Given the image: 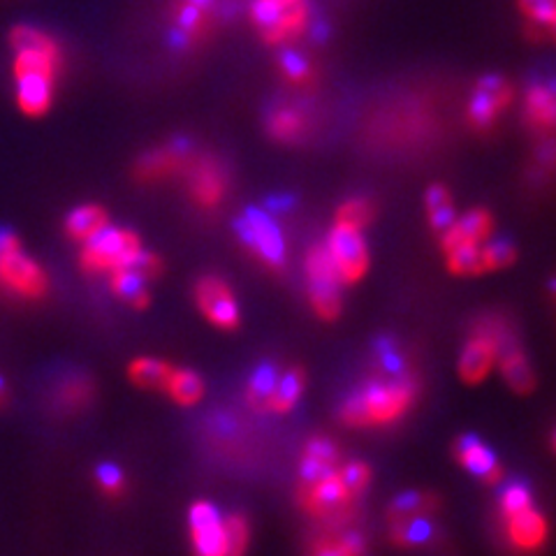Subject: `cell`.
Masks as SVG:
<instances>
[{"label":"cell","instance_id":"cell-1","mask_svg":"<svg viewBox=\"0 0 556 556\" xmlns=\"http://www.w3.org/2000/svg\"><path fill=\"white\" fill-rule=\"evenodd\" d=\"M364 408H367L369 427H392L404 420L420 394V380L413 371L404 376H374L357 388Z\"/></svg>","mask_w":556,"mask_h":556},{"label":"cell","instance_id":"cell-2","mask_svg":"<svg viewBox=\"0 0 556 556\" xmlns=\"http://www.w3.org/2000/svg\"><path fill=\"white\" fill-rule=\"evenodd\" d=\"M235 232L241 247L269 271H281L286 267V237L281 225L276 223L274 214H269L267 208H243V214L235 220Z\"/></svg>","mask_w":556,"mask_h":556},{"label":"cell","instance_id":"cell-3","mask_svg":"<svg viewBox=\"0 0 556 556\" xmlns=\"http://www.w3.org/2000/svg\"><path fill=\"white\" fill-rule=\"evenodd\" d=\"M298 503L308 517L318 519L323 527H345L353 525V519L357 517L359 498L348 494L339 471H334L318 482H300Z\"/></svg>","mask_w":556,"mask_h":556},{"label":"cell","instance_id":"cell-4","mask_svg":"<svg viewBox=\"0 0 556 556\" xmlns=\"http://www.w3.org/2000/svg\"><path fill=\"white\" fill-rule=\"evenodd\" d=\"M251 22L265 42L286 47L311 26L308 0H253Z\"/></svg>","mask_w":556,"mask_h":556},{"label":"cell","instance_id":"cell-5","mask_svg":"<svg viewBox=\"0 0 556 556\" xmlns=\"http://www.w3.org/2000/svg\"><path fill=\"white\" fill-rule=\"evenodd\" d=\"M144 251L142 239L128 228L108 225L96 237L84 241L81 269L86 274H112L121 267H128L132 260Z\"/></svg>","mask_w":556,"mask_h":556},{"label":"cell","instance_id":"cell-6","mask_svg":"<svg viewBox=\"0 0 556 556\" xmlns=\"http://www.w3.org/2000/svg\"><path fill=\"white\" fill-rule=\"evenodd\" d=\"M515 100L513 84L503 75H482L466 104V124L476 132H490Z\"/></svg>","mask_w":556,"mask_h":556},{"label":"cell","instance_id":"cell-7","mask_svg":"<svg viewBox=\"0 0 556 556\" xmlns=\"http://www.w3.org/2000/svg\"><path fill=\"white\" fill-rule=\"evenodd\" d=\"M325 247L334 260V267L343 286H355L367 276L371 257L362 230L345 228V225L334 223V228L329 230L325 239Z\"/></svg>","mask_w":556,"mask_h":556},{"label":"cell","instance_id":"cell-8","mask_svg":"<svg viewBox=\"0 0 556 556\" xmlns=\"http://www.w3.org/2000/svg\"><path fill=\"white\" fill-rule=\"evenodd\" d=\"M195 304L202 316L223 332H235L241 325V311L235 290L220 276H202L193 290Z\"/></svg>","mask_w":556,"mask_h":556},{"label":"cell","instance_id":"cell-9","mask_svg":"<svg viewBox=\"0 0 556 556\" xmlns=\"http://www.w3.org/2000/svg\"><path fill=\"white\" fill-rule=\"evenodd\" d=\"M0 288L24 300H40L49 290L47 271L22 247L0 253Z\"/></svg>","mask_w":556,"mask_h":556},{"label":"cell","instance_id":"cell-10","mask_svg":"<svg viewBox=\"0 0 556 556\" xmlns=\"http://www.w3.org/2000/svg\"><path fill=\"white\" fill-rule=\"evenodd\" d=\"M188 531L193 556H225V547H228L225 519L212 501H195L190 506Z\"/></svg>","mask_w":556,"mask_h":556},{"label":"cell","instance_id":"cell-11","mask_svg":"<svg viewBox=\"0 0 556 556\" xmlns=\"http://www.w3.org/2000/svg\"><path fill=\"white\" fill-rule=\"evenodd\" d=\"M188 172V193L193 202L202 208H216L225 193H228L230 177L225 165L216 159V155H202V159H193L186 167Z\"/></svg>","mask_w":556,"mask_h":556},{"label":"cell","instance_id":"cell-12","mask_svg":"<svg viewBox=\"0 0 556 556\" xmlns=\"http://www.w3.org/2000/svg\"><path fill=\"white\" fill-rule=\"evenodd\" d=\"M190 161H193V144L186 137H177L167 147L144 153L135 165V177L144 184L163 181L172 174L186 169Z\"/></svg>","mask_w":556,"mask_h":556},{"label":"cell","instance_id":"cell-13","mask_svg":"<svg viewBox=\"0 0 556 556\" xmlns=\"http://www.w3.org/2000/svg\"><path fill=\"white\" fill-rule=\"evenodd\" d=\"M503 527H506L508 545L521 554L541 552L549 541V521L541 510L535 508H529L525 513L506 519L503 521Z\"/></svg>","mask_w":556,"mask_h":556},{"label":"cell","instance_id":"cell-14","mask_svg":"<svg viewBox=\"0 0 556 556\" xmlns=\"http://www.w3.org/2000/svg\"><path fill=\"white\" fill-rule=\"evenodd\" d=\"M304 556H367V538L353 525L323 527L308 538Z\"/></svg>","mask_w":556,"mask_h":556},{"label":"cell","instance_id":"cell-15","mask_svg":"<svg viewBox=\"0 0 556 556\" xmlns=\"http://www.w3.org/2000/svg\"><path fill=\"white\" fill-rule=\"evenodd\" d=\"M501 345L484 334H468V341L459 355V378L466 386H480L496 367Z\"/></svg>","mask_w":556,"mask_h":556},{"label":"cell","instance_id":"cell-16","mask_svg":"<svg viewBox=\"0 0 556 556\" xmlns=\"http://www.w3.org/2000/svg\"><path fill=\"white\" fill-rule=\"evenodd\" d=\"M525 121L538 135L556 132V77L538 79L525 93Z\"/></svg>","mask_w":556,"mask_h":556},{"label":"cell","instance_id":"cell-17","mask_svg":"<svg viewBox=\"0 0 556 556\" xmlns=\"http://www.w3.org/2000/svg\"><path fill=\"white\" fill-rule=\"evenodd\" d=\"M494 235V218L482 206L468 208V212L457 218L450 228L441 235V249L447 253L450 249L459 247V243H484Z\"/></svg>","mask_w":556,"mask_h":556},{"label":"cell","instance_id":"cell-18","mask_svg":"<svg viewBox=\"0 0 556 556\" xmlns=\"http://www.w3.org/2000/svg\"><path fill=\"white\" fill-rule=\"evenodd\" d=\"M208 12L212 10L198 8L188 3V0H179L174 5V28L169 33V47L174 51H184L193 42H200L208 30Z\"/></svg>","mask_w":556,"mask_h":556},{"label":"cell","instance_id":"cell-19","mask_svg":"<svg viewBox=\"0 0 556 556\" xmlns=\"http://www.w3.org/2000/svg\"><path fill=\"white\" fill-rule=\"evenodd\" d=\"M265 128L278 144H298L308 132V116L298 108V104L281 102L269 110L265 118Z\"/></svg>","mask_w":556,"mask_h":556},{"label":"cell","instance_id":"cell-20","mask_svg":"<svg viewBox=\"0 0 556 556\" xmlns=\"http://www.w3.org/2000/svg\"><path fill=\"white\" fill-rule=\"evenodd\" d=\"M452 457L457 459L459 466H464L468 473L484 480L494 468L498 466L496 452L486 445L476 433H462V437L452 443Z\"/></svg>","mask_w":556,"mask_h":556},{"label":"cell","instance_id":"cell-21","mask_svg":"<svg viewBox=\"0 0 556 556\" xmlns=\"http://www.w3.org/2000/svg\"><path fill=\"white\" fill-rule=\"evenodd\" d=\"M498 371L503 376V380L508 382V388L515 392V394H531L538 386V378L533 374V367L531 362L525 353V348L517 343L503 348V351L498 353Z\"/></svg>","mask_w":556,"mask_h":556},{"label":"cell","instance_id":"cell-22","mask_svg":"<svg viewBox=\"0 0 556 556\" xmlns=\"http://www.w3.org/2000/svg\"><path fill=\"white\" fill-rule=\"evenodd\" d=\"M437 527H433V515H408L390 519V541L399 549H417L431 543Z\"/></svg>","mask_w":556,"mask_h":556},{"label":"cell","instance_id":"cell-23","mask_svg":"<svg viewBox=\"0 0 556 556\" xmlns=\"http://www.w3.org/2000/svg\"><path fill=\"white\" fill-rule=\"evenodd\" d=\"M16 104L28 116H42L49 112L54 100V79L47 77H14Z\"/></svg>","mask_w":556,"mask_h":556},{"label":"cell","instance_id":"cell-24","mask_svg":"<svg viewBox=\"0 0 556 556\" xmlns=\"http://www.w3.org/2000/svg\"><path fill=\"white\" fill-rule=\"evenodd\" d=\"M110 225V216L98 204H81L65 218V235L73 241H89Z\"/></svg>","mask_w":556,"mask_h":556},{"label":"cell","instance_id":"cell-25","mask_svg":"<svg viewBox=\"0 0 556 556\" xmlns=\"http://www.w3.org/2000/svg\"><path fill=\"white\" fill-rule=\"evenodd\" d=\"M306 390V374L302 367H290L286 371H281L276 382L274 396L269 402V413L276 415H286L290 413L294 406L300 404V399Z\"/></svg>","mask_w":556,"mask_h":556},{"label":"cell","instance_id":"cell-26","mask_svg":"<svg viewBox=\"0 0 556 556\" xmlns=\"http://www.w3.org/2000/svg\"><path fill=\"white\" fill-rule=\"evenodd\" d=\"M308 286V304L320 320L334 323L343 311L341 281H306Z\"/></svg>","mask_w":556,"mask_h":556},{"label":"cell","instance_id":"cell-27","mask_svg":"<svg viewBox=\"0 0 556 556\" xmlns=\"http://www.w3.org/2000/svg\"><path fill=\"white\" fill-rule=\"evenodd\" d=\"M110 286L116 298L126 300L130 306L137 311H144L151 304V292H149V281H144L142 276L132 271L130 267H121L110 274Z\"/></svg>","mask_w":556,"mask_h":556},{"label":"cell","instance_id":"cell-28","mask_svg":"<svg viewBox=\"0 0 556 556\" xmlns=\"http://www.w3.org/2000/svg\"><path fill=\"white\" fill-rule=\"evenodd\" d=\"M425 206H427V220L431 225V230L437 232L439 237L450 228L452 223L457 220L455 202H452L450 190L443 184H433V186L427 188Z\"/></svg>","mask_w":556,"mask_h":556},{"label":"cell","instance_id":"cell-29","mask_svg":"<svg viewBox=\"0 0 556 556\" xmlns=\"http://www.w3.org/2000/svg\"><path fill=\"white\" fill-rule=\"evenodd\" d=\"M172 371H174L172 364H167L163 359L137 357L130 362L128 378L132 380V386L142 388V390H165Z\"/></svg>","mask_w":556,"mask_h":556},{"label":"cell","instance_id":"cell-30","mask_svg":"<svg viewBox=\"0 0 556 556\" xmlns=\"http://www.w3.org/2000/svg\"><path fill=\"white\" fill-rule=\"evenodd\" d=\"M278 376H281V371H278L269 362L260 364V367L253 371V376L249 378V388H247V402L253 410L269 413V402L274 396Z\"/></svg>","mask_w":556,"mask_h":556},{"label":"cell","instance_id":"cell-31","mask_svg":"<svg viewBox=\"0 0 556 556\" xmlns=\"http://www.w3.org/2000/svg\"><path fill=\"white\" fill-rule=\"evenodd\" d=\"M165 392L169 394L174 404L188 408V406L200 404L206 390H204V380L195 371L174 369L165 386Z\"/></svg>","mask_w":556,"mask_h":556},{"label":"cell","instance_id":"cell-32","mask_svg":"<svg viewBox=\"0 0 556 556\" xmlns=\"http://www.w3.org/2000/svg\"><path fill=\"white\" fill-rule=\"evenodd\" d=\"M441 510V496L433 492H404L388 508V521L408 515H437Z\"/></svg>","mask_w":556,"mask_h":556},{"label":"cell","instance_id":"cell-33","mask_svg":"<svg viewBox=\"0 0 556 556\" xmlns=\"http://www.w3.org/2000/svg\"><path fill=\"white\" fill-rule=\"evenodd\" d=\"M533 508V490L531 484L525 480H510L501 482L498 492V517L506 521L519 513Z\"/></svg>","mask_w":556,"mask_h":556},{"label":"cell","instance_id":"cell-34","mask_svg":"<svg viewBox=\"0 0 556 556\" xmlns=\"http://www.w3.org/2000/svg\"><path fill=\"white\" fill-rule=\"evenodd\" d=\"M447 271L455 276H480L484 271L482 260V243H459L445 253Z\"/></svg>","mask_w":556,"mask_h":556},{"label":"cell","instance_id":"cell-35","mask_svg":"<svg viewBox=\"0 0 556 556\" xmlns=\"http://www.w3.org/2000/svg\"><path fill=\"white\" fill-rule=\"evenodd\" d=\"M376 218V202L367 195H353L348 198L337 208V225H345V228L367 230Z\"/></svg>","mask_w":556,"mask_h":556},{"label":"cell","instance_id":"cell-36","mask_svg":"<svg viewBox=\"0 0 556 556\" xmlns=\"http://www.w3.org/2000/svg\"><path fill=\"white\" fill-rule=\"evenodd\" d=\"M278 67L288 81L294 86H306L316 79V67L298 49H290L288 45L281 47V54H278Z\"/></svg>","mask_w":556,"mask_h":556},{"label":"cell","instance_id":"cell-37","mask_svg":"<svg viewBox=\"0 0 556 556\" xmlns=\"http://www.w3.org/2000/svg\"><path fill=\"white\" fill-rule=\"evenodd\" d=\"M517 247L510 239H486L482 243V260H484V271H501L508 269L517 263Z\"/></svg>","mask_w":556,"mask_h":556},{"label":"cell","instance_id":"cell-38","mask_svg":"<svg viewBox=\"0 0 556 556\" xmlns=\"http://www.w3.org/2000/svg\"><path fill=\"white\" fill-rule=\"evenodd\" d=\"M225 533H228V547H225V556H247L251 545V525L247 515L230 513L225 515Z\"/></svg>","mask_w":556,"mask_h":556},{"label":"cell","instance_id":"cell-39","mask_svg":"<svg viewBox=\"0 0 556 556\" xmlns=\"http://www.w3.org/2000/svg\"><path fill=\"white\" fill-rule=\"evenodd\" d=\"M339 478L343 482V486L348 490V494L362 498L367 494V490L371 486V466L367 462H359V459H351V462H341L339 466Z\"/></svg>","mask_w":556,"mask_h":556},{"label":"cell","instance_id":"cell-40","mask_svg":"<svg viewBox=\"0 0 556 556\" xmlns=\"http://www.w3.org/2000/svg\"><path fill=\"white\" fill-rule=\"evenodd\" d=\"M376 353L380 359L382 374L386 376H404L408 374V359L404 357V353L399 351L396 343L390 337H380L376 343Z\"/></svg>","mask_w":556,"mask_h":556},{"label":"cell","instance_id":"cell-41","mask_svg":"<svg viewBox=\"0 0 556 556\" xmlns=\"http://www.w3.org/2000/svg\"><path fill=\"white\" fill-rule=\"evenodd\" d=\"M59 396H61L63 406L73 408V410L84 408V406H89L91 396H93V386H91V380L86 378V376L67 378V380L63 382V386H61V390H59Z\"/></svg>","mask_w":556,"mask_h":556},{"label":"cell","instance_id":"cell-42","mask_svg":"<svg viewBox=\"0 0 556 556\" xmlns=\"http://www.w3.org/2000/svg\"><path fill=\"white\" fill-rule=\"evenodd\" d=\"M519 12L543 30L556 22V0H519Z\"/></svg>","mask_w":556,"mask_h":556},{"label":"cell","instance_id":"cell-43","mask_svg":"<svg viewBox=\"0 0 556 556\" xmlns=\"http://www.w3.org/2000/svg\"><path fill=\"white\" fill-rule=\"evenodd\" d=\"M96 480L100 490L108 494L110 498H118L121 494L126 492V480H124V471L112 462H104L96 468Z\"/></svg>","mask_w":556,"mask_h":556},{"label":"cell","instance_id":"cell-44","mask_svg":"<svg viewBox=\"0 0 556 556\" xmlns=\"http://www.w3.org/2000/svg\"><path fill=\"white\" fill-rule=\"evenodd\" d=\"M128 267H130L132 271H137L139 276H142L144 281H153V278H159V276L165 271L163 260H161L159 255H155V253H149V251L139 253Z\"/></svg>","mask_w":556,"mask_h":556},{"label":"cell","instance_id":"cell-45","mask_svg":"<svg viewBox=\"0 0 556 556\" xmlns=\"http://www.w3.org/2000/svg\"><path fill=\"white\" fill-rule=\"evenodd\" d=\"M188 3H193V5L204 8V10H212L216 5V0H188Z\"/></svg>","mask_w":556,"mask_h":556},{"label":"cell","instance_id":"cell-46","mask_svg":"<svg viewBox=\"0 0 556 556\" xmlns=\"http://www.w3.org/2000/svg\"><path fill=\"white\" fill-rule=\"evenodd\" d=\"M545 40H552L556 45V22L545 28Z\"/></svg>","mask_w":556,"mask_h":556},{"label":"cell","instance_id":"cell-47","mask_svg":"<svg viewBox=\"0 0 556 556\" xmlns=\"http://www.w3.org/2000/svg\"><path fill=\"white\" fill-rule=\"evenodd\" d=\"M8 402V388H5V380L0 378V406Z\"/></svg>","mask_w":556,"mask_h":556},{"label":"cell","instance_id":"cell-48","mask_svg":"<svg viewBox=\"0 0 556 556\" xmlns=\"http://www.w3.org/2000/svg\"><path fill=\"white\" fill-rule=\"evenodd\" d=\"M549 292H552V298H556V276L549 281Z\"/></svg>","mask_w":556,"mask_h":556},{"label":"cell","instance_id":"cell-49","mask_svg":"<svg viewBox=\"0 0 556 556\" xmlns=\"http://www.w3.org/2000/svg\"><path fill=\"white\" fill-rule=\"evenodd\" d=\"M552 447H554V452H556V429L552 431Z\"/></svg>","mask_w":556,"mask_h":556}]
</instances>
